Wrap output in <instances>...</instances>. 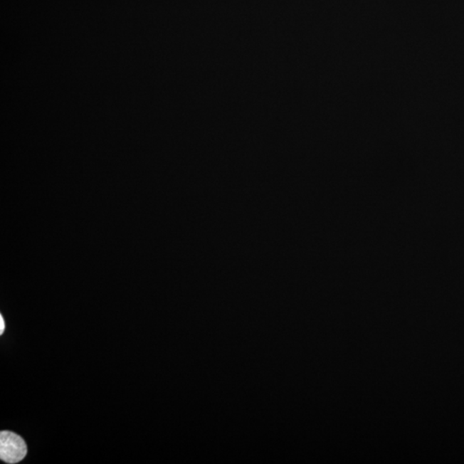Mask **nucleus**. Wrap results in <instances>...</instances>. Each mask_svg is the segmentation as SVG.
Wrapping results in <instances>:
<instances>
[{
  "label": "nucleus",
  "instance_id": "f257e3e1",
  "mask_svg": "<svg viewBox=\"0 0 464 464\" xmlns=\"http://www.w3.org/2000/svg\"><path fill=\"white\" fill-rule=\"evenodd\" d=\"M27 445L22 437L9 431L0 433V458L6 463H18L26 457Z\"/></svg>",
  "mask_w": 464,
  "mask_h": 464
},
{
  "label": "nucleus",
  "instance_id": "f03ea898",
  "mask_svg": "<svg viewBox=\"0 0 464 464\" xmlns=\"http://www.w3.org/2000/svg\"><path fill=\"white\" fill-rule=\"evenodd\" d=\"M4 330H5V321H4L3 317L0 316V334H3Z\"/></svg>",
  "mask_w": 464,
  "mask_h": 464
}]
</instances>
